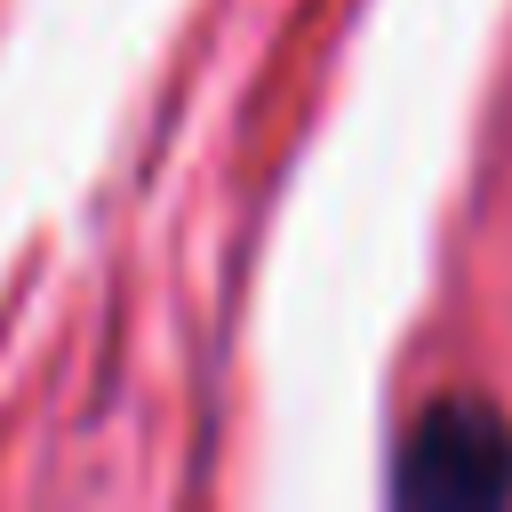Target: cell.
<instances>
[{
    "instance_id": "cell-1",
    "label": "cell",
    "mask_w": 512,
    "mask_h": 512,
    "mask_svg": "<svg viewBox=\"0 0 512 512\" xmlns=\"http://www.w3.org/2000/svg\"><path fill=\"white\" fill-rule=\"evenodd\" d=\"M392 504H448V512H488L512 504V424L472 400L448 392L432 400L392 456Z\"/></svg>"
}]
</instances>
